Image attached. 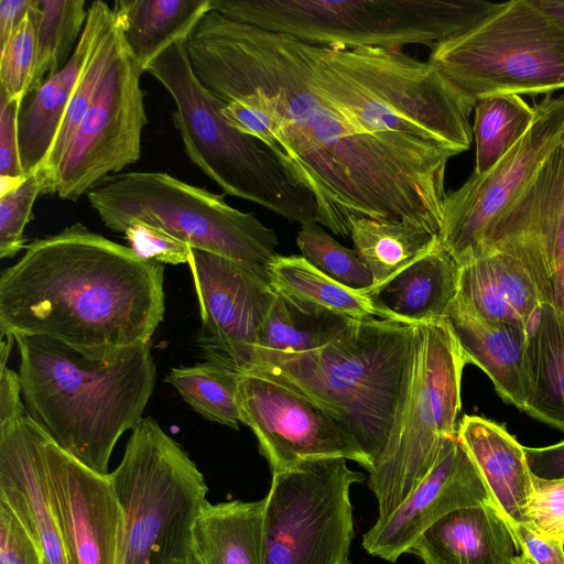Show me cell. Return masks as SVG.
Returning a JSON list of instances; mask_svg holds the SVG:
<instances>
[{
    "instance_id": "obj_1",
    "label": "cell",
    "mask_w": 564,
    "mask_h": 564,
    "mask_svg": "<svg viewBox=\"0 0 564 564\" xmlns=\"http://www.w3.org/2000/svg\"><path fill=\"white\" fill-rule=\"evenodd\" d=\"M185 45L199 82L225 104V119L302 173L323 227L346 237L354 218L409 219L438 235L454 155L362 129L317 88L302 41L209 11Z\"/></svg>"
},
{
    "instance_id": "obj_2",
    "label": "cell",
    "mask_w": 564,
    "mask_h": 564,
    "mask_svg": "<svg viewBox=\"0 0 564 564\" xmlns=\"http://www.w3.org/2000/svg\"><path fill=\"white\" fill-rule=\"evenodd\" d=\"M164 267L80 223L36 239L0 275L1 335L46 336L89 355L150 344Z\"/></svg>"
},
{
    "instance_id": "obj_3",
    "label": "cell",
    "mask_w": 564,
    "mask_h": 564,
    "mask_svg": "<svg viewBox=\"0 0 564 564\" xmlns=\"http://www.w3.org/2000/svg\"><path fill=\"white\" fill-rule=\"evenodd\" d=\"M13 337L28 415L63 451L108 475L115 445L142 420L154 388L150 344L89 355L46 336Z\"/></svg>"
},
{
    "instance_id": "obj_4",
    "label": "cell",
    "mask_w": 564,
    "mask_h": 564,
    "mask_svg": "<svg viewBox=\"0 0 564 564\" xmlns=\"http://www.w3.org/2000/svg\"><path fill=\"white\" fill-rule=\"evenodd\" d=\"M414 326L380 318L355 321L318 349L261 358L245 371L263 375L307 398L375 468L390 435Z\"/></svg>"
},
{
    "instance_id": "obj_5",
    "label": "cell",
    "mask_w": 564,
    "mask_h": 564,
    "mask_svg": "<svg viewBox=\"0 0 564 564\" xmlns=\"http://www.w3.org/2000/svg\"><path fill=\"white\" fill-rule=\"evenodd\" d=\"M315 79L371 133L413 138L453 155L471 144L474 105L433 64L402 50L321 46Z\"/></svg>"
},
{
    "instance_id": "obj_6",
    "label": "cell",
    "mask_w": 564,
    "mask_h": 564,
    "mask_svg": "<svg viewBox=\"0 0 564 564\" xmlns=\"http://www.w3.org/2000/svg\"><path fill=\"white\" fill-rule=\"evenodd\" d=\"M185 41L173 42L144 72L170 94L175 106L173 121L191 162L230 196L258 204L301 226H323L318 199L296 166L225 119V104L197 78Z\"/></svg>"
},
{
    "instance_id": "obj_7",
    "label": "cell",
    "mask_w": 564,
    "mask_h": 564,
    "mask_svg": "<svg viewBox=\"0 0 564 564\" xmlns=\"http://www.w3.org/2000/svg\"><path fill=\"white\" fill-rule=\"evenodd\" d=\"M499 3L485 0H210V11L328 47L401 50L460 35Z\"/></svg>"
},
{
    "instance_id": "obj_8",
    "label": "cell",
    "mask_w": 564,
    "mask_h": 564,
    "mask_svg": "<svg viewBox=\"0 0 564 564\" xmlns=\"http://www.w3.org/2000/svg\"><path fill=\"white\" fill-rule=\"evenodd\" d=\"M109 477L123 513L122 564H197L193 533L207 485L154 419L142 417L132 429Z\"/></svg>"
},
{
    "instance_id": "obj_9",
    "label": "cell",
    "mask_w": 564,
    "mask_h": 564,
    "mask_svg": "<svg viewBox=\"0 0 564 564\" xmlns=\"http://www.w3.org/2000/svg\"><path fill=\"white\" fill-rule=\"evenodd\" d=\"M465 365L446 319L414 326L390 435L369 474L378 520L401 505L433 468L446 438L457 435Z\"/></svg>"
},
{
    "instance_id": "obj_10",
    "label": "cell",
    "mask_w": 564,
    "mask_h": 564,
    "mask_svg": "<svg viewBox=\"0 0 564 564\" xmlns=\"http://www.w3.org/2000/svg\"><path fill=\"white\" fill-rule=\"evenodd\" d=\"M86 197L113 232L123 234L133 221L148 223L192 248L239 262L267 280V268L278 256V236L254 214L230 206L224 195L164 172L111 175Z\"/></svg>"
},
{
    "instance_id": "obj_11",
    "label": "cell",
    "mask_w": 564,
    "mask_h": 564,
    "mask_svg": "<svg viewBox=\"0 0 564 564\" xmlns=\"http://www.w3.org/2000/svg\"><path fill=\"white\" fill-rule=\"evenodd\" d=\"M427 61L474 106L496 94L547 95L564 89V24L533 0L502 2Z\"/></svg>"
},
{
    "instance_id": "obj_12",
    "label": "cell",
    "mask_w": 564,
    "mask_h": 564,
    "mask_svg": "<svg viewBox=\"0 0 564 564\" xmlns=\"http://www.w3.org/2000/svg\"><path fill=\"white\" fill-rule=\"evenodd\" d=\"M341 457L272 473L263 512V564H350L349 490L364 475Z\"/></svg>"
},
{
    "instance_id": "obj_13",
    "label": "cell",
    "mask_w": 564,
    "mask_h": 564,
    "mask_svg": "<svg viewBox=\"0 0 564 564\" xmlns=\"http://www.w3.org/2000/svg\"><path fill=\"white\" fill-rule=\"evenodd\" d=\"M143 73L122 37L61 161L53 195L76 202L140 159L142 132L148 123L141 87Z\"/></svg>"
},
{
    "instance_id": "obj_14",
    "label": "cell",
    "mask_w": 564,
    "mask_h": 564,
    "mask_svg": "<svg viewBox=\"0 0 564 564\" xmlns=\"http://www.w3.org/2000/svg\"><path fill=\"white\" fill-rule=\"evenodd\" d=\"M535 117L525 134L488 171L446 193L441 246L462 267L478 258L489 227L532 181L560 143L564 127V96L534 105Z\"/></svg>"
},
{
    "instance_id": "obj_15",
    "label": "cell",
    "mask_w": 564,
    "mask_h": 564,
    "mask_svg": "<svg viewBox=\"0 0 564 564\" xmlns=\"http://www.w3.org/2000/svg\"><path fill=\"white\" fill-rule=\"evenodd\" d=\"M240 422L251 429L272 473L304 460L341 457L369 473L370 459L322 409L291 388L263 375L239 373Z\"/></svg>"
},
{
    "instance_id": "obj_16",
    "label": "cell",
    "mask_w": 564,
    "mask_h": 564,
    "mask_svg": "<svg viewBox=\"0 0 564 564\" xmlns=\"http://www.w3.org/2000/svg\"><path fill=\"white\" fill-rule=\"evenodd\" d=\"M487 251L514 258L564 323V142L489 227L480 256Z\"/></svg>"
},
{
    "instance_id": "obj_17",
    "label": "cell",
    "mask_w": 564,
    "mask_h": 564,
    "mask_svg": "<svg viewBox=\"0 0 564 564\" xmlns=\"http://www.w3.org/2000/svg\"><path fill=\"white\" fill-rule=\"evenodd\" d=\"M188 265L198 300L197 344L204 358L238 373L245 371L275 290L246 265L205 250L192 248Z\"/></svg>"
},
{
    "instance_id": "obj_18",
    "label": "cell",
    "mask_w": 564,
    "mask_h": 564,
    "mask_svg": "<svg viewBox=\"0 0 564 564\" xmlns=\"http://www.w3.org/2000/svg\"><path fill=\"white\" fill-rule=\"evenodd\" d=\"M44 457L68 564H122L123 513L109 474L89 469L48 436Z\"/></svg>"
},
{
    "instance_id": "obj_19",
    "label": "cell",
    "mask_w": 564,
    "mask_h": 564,
    "mask_svg": "<svg viewBox=\"0 0 564 564\" xmlns=\"http://www.w3.org/2000/svg\"><path fill=\"white\" fill-rule=\"evenodd\" d=\"M482 503L495 501L466 447L457 435L451 436L414 490L364 534L362 546L369 554L393 563L434 522L457 509Z\"/></svg>"
},
{
    "instance_id": "obj_20",
    "label": "cell",
    "mask_w": 564,
    "mask_h": 564,
    "mask_svg": "<svg viewBox=\"0 0 564 564\" xmlns=\"http://www.w3.org/2000/svg\"><path fill=\"white\" fill-rule=\"evenodd\" d=\"M46 438L28 413L0 426V500L19 518L44 564H68L48 488Z\"/></svg>"
},
{
    "instance_id": "obj_21",
    "label": "cell",
    "mask_w": 564,
    "mask_h": 564,
    "mask_svg": "<svg viewBox=\"0 0 564 564\" xmlns=\"http://www.w3.org/2000/svg\"><path fill=\"white\" fill-rule=\"evenodd\" d=\"M113 21L108 3L91 2L83 33L66 65L28 96L19 117L21 160L26 174L39 170L47 156L79 78Z\"/></svg>"
},
{
    "instance_id": "obj_22",
    "label": "cell",
    "mask_w": 564,
    "mask_h": 564,
    "mask_svg": "<svg viewBox=\"0 0 564 564\" xmlns=\"http://www.w3.org/2000/svg\"><path fill=\"white\" fill-rule=\"evenodd\" d=\"M447 321L466 364L476 365L494 383L496 392L523 411L527 397L525 355L528 329L480 316L456 297Z\"/></svg>"
},
{
    "instance_id": "obj_23",
    "label": "cell",
    "mask_w": 564,
    "mask_h": 564,
    "mask_svg": "<svg viewBox=\"0 0 564 564\" xmlns=\"http://www.w3.org/2000/svg\"><path fill=\"white\" fill-rule=\"evenodd\" d=\"M517 550L508 520L495 503H482L447 513L406 553L424 564H511Z\"/></svg>"
},
{
    "instance_id": "obj_24",
    "label": "cell",
    "mask_w": 564,
    "mask_h": 564,
    "mask_svg": "<svg viewBox=\"0 0 564 564\" xmlns=\"http://www.w3.org/2000/svg\"><path fill=\"white\" fill-rule=\"evenodd\" d=\"M457 436L505 518L509 522L527 524L532 475L523 446L505 426L477 415L463 416Z\"/></svg>"
},
{
    "instance_id": "obj_25",
    "label": "cell",
    "mask_w": 564,
    "mask_h": 564,
    "mask_svg": "<svg viewBox=\"0 0 564 564\" xmlns=\"http://www.w3.org/2000/svg\"><path fill=\"white\" fill-rule=\"evenodd\" d=\"M459 265L438 245L383 284L370 290L390 321L419 325L443 321L457 297Z\"/></svg>"
},
{
    "instance_id": "obj_26",
    "label": "cell",
    "mask_w": 564,
    "mask_h": 564,
    "mask_svg": "<svg viewBox=\"0 0 564 564\" xmlns=\"http://www.w3.org/2000/svg\"><path fill=\"white\" fill-rule=\"evenodd\" d=\"M265 498L206 501L194 525L197 564H263Z\"/></svg>"
},
{
    "instance_id": "obj_27",
    "label": "cell",
    "mask_w": 564,
    "mask_h": 564,
    "mask_svg": "<svg viewBox=\"0 0 564 564\" xmlns=\"http://www.w3.org/2000/svg\"><path fill=\"white\" fill-rule=\"evenodd\" d=\"M112 11L124 44L145 70L177 40H186L210 11V0H117Z\"/></svg>"
},
{
    "instance_id": "obj_28",
    "label": "cell",
    "mask_w": 564,
    "mask_h": 564,
    "mask_svg": "<svg viewBox=\"0 0 564 564\" xmlns=\"http://www.w3.org/2000/svg\"><path fill=\"white\" fill-rule=\"evenodd\" d=\"M523 412L564 432V323L542 304L528 328Z\"/></svg>"
},
{
    "instance_id": "obj_29",
    "label": "cell",
    "mask_w": 564,
    "mask_h": 564,
    "mask_svg": "<svg viewBox=\"0 0 564 564\" xmlns=\"http://www.w3.org/2000/svg\"><path fill=\"white\" fill-rule=\"evenodd\" d=\"M267 275L276 292L302 305L355 321L389 319L368 294L335 281L303 256L278 254L269 263Z\"/></svg>"
},
{
    "instance_id": "obj_30",
    "label": "cell",
    "mask_w": 564,
    "mask_h": 564,
    "mask_svg": "<svg viewBox=\"0 0 564 564\" xmlns=\"http://www.w3.org/2000/svg\"><path fill=\"white\" fill-rule=\"evenodd\" d=\"M354 322L341 315L302 305L276 292L259 330L249 366L265 357L318 349L334 340Z\"/></svg>"
},
{
    "instance_id": "obj_31",
    "label": "cell",
    "mask_w": 564,
    "mask_h": 564,
    "mask_svg": "<svg viewBox=\"0 0 564 564\" xmlns=\"http://www.w3.org/2000/svg\"><path fill=\"white\" fill-rule=\"evenodd\" d=\"M350 237L354 250L373 275L372 289L393 278L440 242L438 235L409 219L354 218Z\"/></svg>"
},
{
    "instance_id": "obj_32",
    "label": "cell",
    "mask_w": 564,
    "mask_h": 564,
    "mask_svg": "<svg viewBox=\"0 0 564 564\" xmlns=\"http://www.w3.org/2000/svg\"><path fill=\"white\" fill-rule=\"evenodd\" d=\"M473 135L480 175L494 166L528 131L535 117L534 106L514 94H496L475 104Z\"/></svg>"
},
{
    "instance_id": "obj_33",
    "label": "cell",
    "mask_w": 564,
    "mask_h": 564,
    "mask_svg": "<svg viewBox=\"0 0 564 564\" xmlns=\"http://www.w3.org/2000/svg\"><path fill=\"white\" fill-rule=\"evenodd\" d=\"M121 42L122 34L116 21H113L89 58L67 106L50 152L42 165L36 170L43 182V195H53L55 177L61 161L79 123L94 101Z\"/></svg>"
},
{
    "instance_id": "obj_34",
    "label": "cell",
    "mask_w": 564,
    "mask_h": 564,
    "mask_svg": "<svg viewBox=\"0 0 564 564\" xmlns=\"http://www.w3.org/2000/svg\"><path fill=\"white\" fill-rule=\"evenodd\" d=\"M239 373L210 361L172 368L165 377L194 411L206 420L238 430Z\"/></svg>"
},
{
    "instance_id": "obj_35",
    "label": "cell",
    "mask_w": 564,
    "mask_h": 564,
    "mask_svg": "<svg viewBox=\"0 0 564 564\" xmlns=\"http://www.w3.org/2000/svg\"><path fill=\"white\" fill-rule=\"evenodd\" d=\"M37 4L36 58L28 96L66 65L88 14L85 0H37Z\"/></svg>"
},
{
    "instance_id": "obj_36",
    "label": "cell",
    "mask_w": 564,
    "mask_h": 564,
    "mask_svg": "<svg viewBox=\"0 0 564 564\" xmlns=\"http://www.w3.org/2000/svg\"><path fill=\"white\" fill-rule=\"evenodd\" d=\"M296 245L312 265L335 281L365 293L373 288V275L357 252L340 245L322 225L301 226Z\"/></svg>"
},
{
    "instance_id": "obj_37",
    "label": "cell",
    "mask_w": 564,
    "mask_h": 564,
    "mask_svg": "<svg viewBox=\"0 0 564 564\" xmlns=\"http://www.w3.org/2000/svg\"><path fill=\"white\" fill-rule=\"evenodd\" d=\"M39 24V4L0 46V90L21 101L28 97L35 58Z\"/></svg>"
},
{
    "instance_id": "obj_38",
    "label": "cell",
    "mask_w": 564,
    "mask_h": 564,
    "mask_svg": "<svg viewBox=\"0 0 564 564\" xmlns=\"http://www.w3.org/2000/svg\"><path fill=\"white\" fill-rule=\"evenodd\" d=\"M457 297L487 319L524 327L509 305L487 253L459 267Z\"/></svg>"
},
{
    "instance_id": "obj_39",
    "label": "cell",
    "mask_w": 564,
    "mask_h": 564,
    "mask_svg": "<svg viewBox=\"0 0 564 564\" xmlns=\"http://www.w3.org/2000/svg\"><path fill=\"white\" fill-rule=\"evenodd\" d=\"M39 195H43V182L36 171L0 194L1 259L12 258L25 247L24 229L33 218L32 208Z\"/></svg>"
},
{
    "instance_id": "obj_40",
    "label": "cell",
    "mask_w": 564,
    "mask_h": 564,
    "mask_svg": "<svg viewBox=\"0 0 564 564\" xmlns=\"http://www.w3.org/2000/svg\"><path fill=\"white\" fill-rule=\"evenodd\" d=\"M495 275L514 313L528 329L540 312L542 302L538 289L523 267L511 256L487 251Z\"/></svg>"
},
{
    "instance_id": "obj_41",
    "label": "cell",
    "mask_w": 564,
    "mask_h": 564,
    "mask_svg": "<svg viewBox=\"0 0 564 564\" xmlns=\"http://www.w3.org/2000/svg\"><path fill=\"white\" fill-rule=\"evenodd\" d=\"M528 500V525L558 542L564 540V478L541 479L532 475Z\"/></svg>"
},
{
    "instance_id": "obj_42",
    "label": "cell",
    "mask_w": 564,
    "mask_h": 564,
    "mask_svg": "<svg viewBox=\"0 0 564 564\" xmlns=\"http://www.w3.org/2000/svg\"><path fill=\"white\" fill-rule=\"evenodd\" d=\"M139 257L162 264L189 262L192 247L166 230L143 221L131 223L122 234Z\"/></svg>"
},
{
    "instance_id": "obj_43",
    "label": "cell",
    "mask_w": 564,
    "mask_h": 564,
    "mask_svg": "<svg viewBox=\"0 0 564 564\" xmlns=\"http://www.w3.org/2000/svg\"><path fill=\"white\" fill-rule=\"evenodd\" d=\"M22 104L20 99L0 90V194L28 175L22 165L19 140Z\"/></svg>"
},
{
    "instance_id": "obj_44",
    "label": "cell",
    "mask_w": 564,
    "mask_h": 564,
    "mask_svg": "<svg viewBox=\"0 0 564 564\" xmlns=\"http://www.w3.org/2000/svg\"><path fill=\"white\" fill-rule=\"evenodd\" d=\"M0 564H44L39 547L3 500H0Z\"/></svg>"
},
{
    "instance_id": "obj_45",
    "label": "cell",
    "mask_w": 564,
    "mask_h": 564,
    "mask_svg": "<svg viewBox=\"0 0 564 564\" xmlns=\"http://www.w3.org/2000/svg\"><path fill=\"white\" fill-rule=\"evenodd\" d=\"M509 522V521H508ZM518 550L533 564H564L562 543L525 523L509 522Z\"/></svg>"
},
{
    "instance_id": "obj_46",
    "label": "cell",
    "mask_w": 564,
    "mask_h": 564,
    "mask_svg": "<svg viewBox=\"0 0 564 564\" xmlns=\"http://www.w3.org/2000/svg\"><path fill=\"white\" fill-rule=\"evenodd\" d=\"M531 475L541 479L564 478V440L545 447L523 446Z\"/></svg>"
},
{
    "instance_id": "obj_47",
    "label": "cell",
    "mask_w": 564,
    "mask_h": 564,
    "mask_svg": "<svg viewBox=\"0 0 564 564\" xmlns=\"http://www.w3.org/2000/svg\"><path fill=\"white\" fill-rule=\"evenodd\" d=\"M21 395L22 387L19 373L8 366L0 368V426L12 423L26 414Z\"/></svg>"
},
{
    "instance_id": "obj_48",
    "label": "cell",
    "mask_w": 564,
    "mask_h": 564,
    "mask_svg": "<svg viewBox=\"0 0 564 564\" xmlns=\"http://www.w3.org/2000/svg\"><path fill=\"white\" fill-rule=\"evenodd\" d=\"M35 0H0V46L26 18Z\"/></svg>"
},
{
    "instance_id": "obj_49",
    "label": "cell",
    "mask_w": 564,
    "mask_h": 564,
    "mask_svg": "<svg viewBox=\"0 0 564 564\" xmlns=\"http://www.w3.org/2000/svg\"><path fill=\"white\" fill-rule=\"evenodd\" d=\"M545 13L564 24V0H533Z\"/></svg>"
},
{
    "instance_id": "obj_50",
    "label": "cell",
    "mask_w": 564,
    "mask_h": 564,
    "mask_svg": "<svg viewBox=\"0 0 564 564\" xmlns=\"http://www.w3.org/2000/svg\"><path fill=\"white\" fill-rule=\"evenodd\" d=\"M14 341L15 339L12 335H1L0 368L7 367V361Z\"/></svg>"
},
{
    "instance_id": "obj_51",
    "label": "cell",
    "mask_w": 564,
    "mask_h": 564,
    "mask_svg": "<svg viewBox=\"0 0 564 564\" xmlns=\"http://www.w3.org/2000/svg\"><path fill=\"white\" fill-rule=\"evenodd\" d=\"M511 564H533L531 563L523 554L519 553L514 558L513 561L511 562Z\"/></svg>"
},
{
    "instance_id": "obj_52",
    "label": "cell",
    "mask_w": 564,
    "mask_h": 564,
    "mask_svg": "<svg viewBox=\"0 0 564 564\" xmlns=\"http://www.w3.org/2000/svg\"><path fill=\"white\" fill-rule=\"evenodd\" d=\"M560 142H564V127H563V130H562V133H561Z\"/></svg>"
},
{
    "instance_id": "obj_53",
    "label": "cell",
    "mask_w": 564,
    "mask_h": 564,
    "mask_svg": "<svg viewBox=\"0 0 564 564\" xmlns=\"http://www.w3.org/2000/svg\"><path fill=\"white\" fill-rule=\"evenodd\" d=\"M562 546H563V550H564V540H563V542H562Z\"/></svg>"
}]
</instances>
